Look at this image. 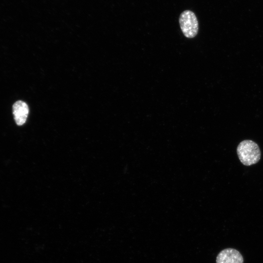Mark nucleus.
Here are the masks:
<instances>
[{"mask_svg": "<svg viewBox=\"0 0 263 263\" xmlns=\"http://www.w3.org/2000/svg\"><path fill=\"white\" fill-rule=\"evenodd\" d=\"M180 28L185 37L193 38L198 32L199 25L195 14L191 11H183L179 19Z\"/></svg>", "mask_w": 263, "mask_h": 263, "instance_id": "f03ea898", "label": "nucleus"}, {"mask_svg": "<svg viewBox=\"0 0 263 263\" xmlns=\"http://www.w3.org/2000/svg\"><path fill=\"white\" fill-rule=\"evenodd\" d=\"M216 262V263H244V259L239 251L228 248L219 253Z\"/></svg>", "mask_w": 263, "mask_h": 263, "instance_id": "7ed1b4c3", "label": "nucleus"}, {"mask_svg": "<svg viewBox=\"0 0 263 263\" xmlns=\"http://www.w3.org/2000/svg\"><path fill=\"white\" fill-rule=\"evenodd\" d=\"M12 112L16 124L20 126L26 122L29 109L26 103L22 100H18L12 106Z\"/></svg>", "mask_w": 263, "mask_h": 263, "instance_id": "20e7f679", "label": "nucleus"}, {"mask_svg": "<svg viewBox=\"0 0 263 263\" xmlns=\"http://www.w3.org/2000/svg\"><path fill=\"white\" fill-rule=\"evenodd\" d=\"M237 152L239 160L245 166L257 163L261 158V151L257 143L250 140H245L238 145Z\"/></svg>", "mask_w": 263, "mask_h": 263, "instance_id": "f257e3e1", "label": "nucleus"}]
</instances>
